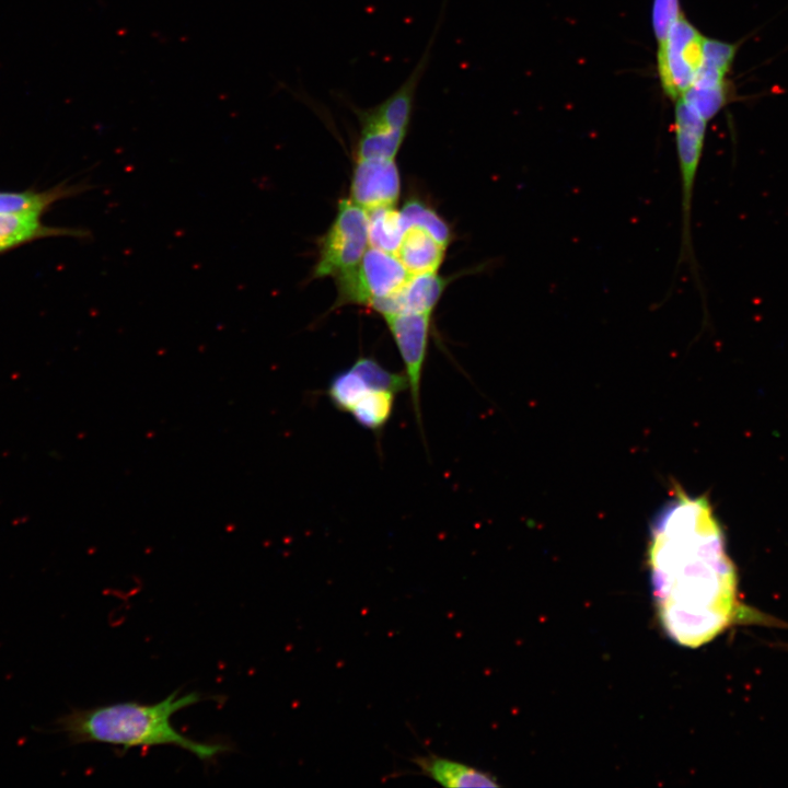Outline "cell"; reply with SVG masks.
<instances>
[{"label":"cell","instance_id":"cell-1","mask_svg":"<svg viewBox=\"0 0 788 788\" xmlns=\"http://www.w3.org/2000/svg\"><path fill=\"white\" fill-rule=\"evenodd\" d=\"M648 566L658 616L671 639L695 648L727 626L734 568L706 498L674 490L652 521Z\"/></svg>","mask_w":788,"mask_h":788},{"label":"cell","instance_id":"cell-2","mask_svg":"<svg viewBox=\"0 0 788 788\" xmlns=\"http://www.w3.org/2000/svg\"><path fill=\"white\" fill-rule=\"evenodd\" d=\"M196 692L183 696L172 693L157 704L116 703L92 708H74L58 717L54 731L66 735L71 744L105 743L124 748L171 745L186 750L202 762L213 761L231 750L221 742H199L178 732L171 717L199 703Z\"/></svg>","mask_w":788,"mask_h":788},{"label":"cell","instance_id":"cell-3","mask_svg":"<svg viewBox=\"0 0 788 788\" xmlns=\"http://www.w3.org/2000/svg\"><path fill=\"white\" fill-rule=\"evenodd\" d=\"M707 121L682 99L675 101L674 134L681 181V243L676 271L687 265L706 306L704 288L695 256L692 233V208L697 171L702 160Z\"/></svg>","mask_w":788,"mask_h":788},{"label":"cell","instance_id":"cell-4","mask_svg":"<svg viewBox=\"0 0 788 788\" xmlns=\"http://www.w3.org/2000/svg\"><path fill=\"white\" fill-rule=\"evenodd\" d=\"M410 276L395 254L371 247L355 267L336 276L337 299L334 306L355 304L371 308L397 292Z\"/></svg>","mask_w":788,"mask_h":788},{"label":"cell","instance_id":"cell-5","mask_svg":"<svg viewBox=\"0 0 788 788\" xmlns=\"http://www.w3.org/2000/svg\"><path fill=\"white\" fill-rule=\"evenodd\" d=\"M368 213L351 199H340L335 219L318 243L312 278L338 276L355 267L368 250Z\"/></svg>","mask_w":788,"mask_h":788},{"label":"cell","instance_id":"cell-6","mask_svg":"<svg viewBox=\"0 0 788 788\" xmlns=\"http://www.w3.org/2000/svg\"><path fill=\"white\" fill-rule=\"evenodd\" d=\"M705 37L682 12L657 50V70L667 97L675 102L692 85L703 65Z\"/></svg>","mask_w":788,"mask_h":788},{"label":"cell","instance_id":"cell-7","mask_svg":"<svg viewBox=\"0 0 788 788\" xmlns=\"http://www.w3.org/2000/svg\"><path fill=\"white\" fill-rule=\"evenodd\" d=\"M431 313H398L384 316L404 363L405 378L417 421H420V387L429 343Z\"/></svg>","mask_w":788,"mask_h":788},{"label":"cell","instance_id":"cell-8","mask_svg":"<svg viewBox=\"0 0 788 788\" xmlns=\"http://www.w3.org/2000/svg\"><path fill=\"white\" fill-rule=\"evenodd\" d=\"M401 193L397 165L392 159H356L350 199L366 210L394 206Z\"/></svg>","mask_w":788,"mask_h":788},{"label":"cell","instance_id":"cell-9","mask_svg":"<svg viewBox=\"0 0 788 788\" xmlns=\"http://www.w3.org/2000/svg\"><path fill=\"white\" fill-rule=\"evenodd\" d=\"M448 282L449 279L437 273L412 275L397 292L370 309L383 317L398 313H431Z\"/></svg>","mask_w":788,"mask_h":788},{"label":"cell","instance_id":"cell-10","mask_svg":"<svg viewBox=\"0 0 788 788\" xmlns=\"http://www.w3.org/2000/svg\"><path fill=\"white\" fill-rule=\"evenodd\" d=\"M40 216L37 212L0 215V253L47 236H91L84 229L46 225Z\"/></svg>","mask_w":788,"mask_h":788},{"label":"cell","instance_id":"cell-11","mask_svg":"<svg viewBox=\"0 0 788 788\" xmlns=\"http://www.w3.org/2000/svg\"><path fill=\"white\" fill-rule=\"evenodd\" d=\"M360 125L356 159H392L399 151L408 131L389 128L372 119L364 108L347 102Z\"/></svg>","mask_w":788,"mask_h":788},{"label":"cell","instance_id":"cell-12","mask_svg":"<svg viewBox=\"0 0 788 788\" xmlns=\"http://www.w3.org/2000/svg\"><path fill=\"white\" fill-rule=\"evenodd\" d=\"M413 763L422 775L444 787H498L490 774L434 754L416 756Z\"/></svg>","mask_w":788,"mask_h":788},{"label":"cell","instance_id":"cell-13","mask_svg":"<svg viewBox=\"0 0 788 788\" xmlns=\"http://www.w3.org/2000/svg\"><path fill=\"white\" fill-rule=\"evenodd\" d=\"M395 255L410 275L437 273L444 259L445 247L424 229L410 227Z\"/></svg>","mask_w":788,"mask_h":788},{"label":"cell","instance_id":"cell-14","mask_svg":"<svg viewBox=\"0 0 788 788\" xmlns=\"http://www.w3.org/2000/svg\"><path fill=\"white\" fill-rule=\"evenodd\" d=\"M92 188L89 184H60L44 192H0V215L37 212L43 215L57 200Z\"/></svg>","mask_w":788,"mask_h":788},{"label":"cell","instance_id":"cell-15","mask_svg":"<svg viewBox=\"0 0 788 788\" xmlns=\"http://www.w3.org/2000/svg\"><path fill=\"white\" fill-rule=\"evenodd\" d=\"M401 211L393 206L370 210L368 240L372 247L395 254L405 233Z\"/></svg>","mask_w":788,"mask_h":788},{"label":"cell","instance_id":"cell-16","mask_svg":"<svg viewBox=\"0 0 788 788\" xmlns=\"http://www.w3.org/2000/svg\"><path fill=\"white\" fill-rule=\"evenodd\" d=\"M395 395V392L387 390H371L350 408L348 414L362 428L379 431L391 418Z\"/></svg>","mask_w":788,"mask_h":788},{"label":"cell","instance_id":"cell-17","mask_svg":"<svg viewBox=\"0 0 788 788\" xmlns=\"http://www.w3.org/2000/svg\"><path fill=\"white\" fill-rule=\"evenodd\" d=\"M405 230L417 227L427 231L445 248L452 240V232L445 220L426 201L412 197L401 210Z\"/></svg>","mask_w":788,"mask_h":788},{"label":"cell","instance_id":"cell-18","mask_svg":"<svg viewBox=\"0 0 788 788\" xmlns=\"http://www.w3.org/2000/svg\"><path fill=\"white\" fill-rule=\"evenodd\" d=\"M371 390L373 389L351 366L332 378L327 387V396L338 410L348 413Z\"/></svg>","mask_w":788,"mask_h":788},{"label":"cell","instance_id":"cell-19","mask_svg":"<svg viewBox=\"0 0 788 788\" xmlns=\"http://www.w3.org/2000/svg\"><path fill=\"white\" fill-rule=\"evenodd\" d=\"M680 99L708 123L727 104L728 86H690Z\"/></svg>","mask_w":788,"mask_h":788},{"label":"cell","instance_id":"cell-20","mask_svg":"<svg viewBox=\"0 0 788 788\" xmlns=\"http://www.w3.org/2000/svg\"><path fill=\"white\" fill-rule=\"evenodd\" d=\"M352 367L373 390H387L397 394L408 387L405 374L390 372L372 358H358Z\"/></svg>","mask_w":788,"mask_h":788},{"label":"cell","instance_id":"cell-21","mask_svg":"<svg viewBox=\"0 0 788 788\" xmlns=\"http://www.w3.org/2000/svg\"><path fill=\"white\" fill-rule=\"evenodd\" d=\"M681 13L679 0H653L651 21L658 47L664 44Z\"/></svg>","mask_w":788,"mask_h":788}]
</instances>
